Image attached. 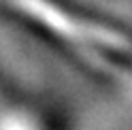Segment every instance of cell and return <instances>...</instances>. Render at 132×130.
Listing matches in <instances>:
<instances>
[{"label": "cell", "mask_w": 132, "mask_h": 130, "mask_svg": "<svg viewBox=\"0 0 132 130\" xmlns=\"http://www.w3.org/2000/svg\"><path fill=\"white\" fill-rule=\"evenodd\" d=\"M13 13L98 75L132 87V32L70 0H4Z\"/></svg>", "instance_id": "obj_1"}]
</instances>
